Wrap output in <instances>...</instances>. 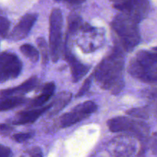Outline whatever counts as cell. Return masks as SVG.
Masks as SVG:
<instances>
[{"label": "cell", "instance_id": "22", "mask_svg": "<svg viewBox=\"0 0 157 157\" xmlns=\"http://www.w3.org/2000/svg\"><path fill=\"white\" fill-rule=\"evenodd\" d=\"M91 80H92V76L88 77V78L86 79L85 82H83L82 86H81L80 90H78V93L76 94V97H81L83 95H85L87 93V91L90 89V85H91Z\"/></svg>", "mask_w": 157, "mask_h": 157}, {"label": "cell", "instance_id": "10", "mask_svg": "<svg viewBox=\"0 0 157 157\" xmlns=\"http://www.w3.org/2000/svg\"><path fill=\"white\" fill-rule=\"evenodd\" d=\"M64 55L66 61L69 63V67H70L72 81H73V82H78L89 72L90 66L82 64L80 61H78L75 58V56L71 53L70 51L66 49V47H65Z\"/></svg>", "mask_w": 157, "mask_h": 157}, {"label": "cell", "instance_id": "25", "mask_svg": "<svg viewBox=\"0 0 157 157\" xmlns=\"http://www.w3.org/2000/svg\"><path fill=\"white\" fill-rule=\"evenodd\" d=\"M148 97L157 103V90H150L148 93Z\"/></svg>", "mask_w": 157, "mask_h": 157}, {"label": "cell", "instance_id": "21", "mask_svg": "<svg viewBox=\"0 0 157 157\" xmlns=\"http://www.w3.org/2000/svg\"><path fill=\"white\" fill-rule=\"evenodd\" d=\"M21 157H43V153L39 147H33L25 151Z\"/></svg>", "mask_w": 157, "mask_h": 157}, {"label": "cell", "instance_id": "20", "mask_svg": "<svg viewBox=\"0 0 157 157\" xmlns=\"http://www.w3.org/2000/svg\"><path fill=\"white\" fill-rule=\"evenodd\" d=\"M33 136V132H19V133L14 134L13 136V139L15 141L18 142V143H23L26 140H29L32 138Z\"/></svg>", "mask_w": 157, "mask_h": 157}, {"label": "cell", "instance_id": "2", "mask_svg": "<svg viewBox=\"0 0 157 157\" xmlns=\"http://www.w3.org/2000/svg\"><path fill=\"white\" fill-rule=\"evenodd\" d=\"M129 72L142 82L157 85V47L137 52L129 63Z\"/></svg>", "mask_w": 157, "mask_h": 157}, {"label": "cell", "instance_id": "8", "mask_svg": "<svg viewBox=\"0 0 157 157\" xmlns=\"http://www.w3.org/2000/svg\"><path fill=\"white\" fill-rule=\"evenodd\" d=\"M97 110V105L92 101H86L74 107L70 112L66 113L60 118V125L63 128L69 127L94 113Z\"/></svg>", "mask_w": 157, "mask_h": 157}, {"label": "cell", "instance_id": "16", "mask_svg": "<svg viewBox=\"0 0 157 157\" xmlns=\"http://www.w3.org/2000/svg\"><path fill=\"white\" fill-rule=\"evenodd\" d=\"M20 51L33 62H37L39 59V52L30 44H24L21 46Z\"/></svg>", "mask_w": 157, "mask_h": 157}, {"label": "cell", "instance_id": "11", "mask_svg": "<svg viewBox=\"0 0 157 157\" xmlns=\"http://www.w3.org/2000/svg\"><path fill=\"white\" fill-rule=\"evenodd\" d=\"M50 107L51 104H49V105H46V106L34 108L33 109L20 112L15 116L12 123L14 125H25L34 123L43 113L48 111L50 109Z\"/></svg>", "mask_w": 157, "mask_h": 157}, {"label": "cell", "instance_id": "4", "mask_svg": "<svg viewBox=\"0 0 157 157\" xmlns=\"http://www.w3.org/2000/svg\"><path fill=\"white\" fill-rule=\"evenodd\" d=\"M63 18L59 9H53L49 17V52L53 62H57L60 56Z\"/></svg>", "mask_w": 157, "mask_h": 157}, {"label": "cell", "instance_id": "26", "mask_svg": "<svg viewBox=\"0 0 157 157\" xmlns=\"http://www.w3.org/2000/svg\"><path fill=\"white\" fill-rule=\"evenodd\" d=\"M56 1H63L70 4H81L83 3L86 0H56Z\"/></svg>", "mask_w": 157, "mask_h": 157}, {"label": "cell", "instance_id": "19", "mask_svg": "<svg viewBox=\"0 0 157 157\" xmlns=\"http://www.w3.org/2000/svg\"><path fill=\"white\" fill-rule=\"evenodd\" d=\"M10 22L7 18L0 16V38H4L8 34Z\"/></svg>", "mask_w": 157, "mask_h": 157}, {"label": "cell", "instance_id": "6", "mask_svg": "<svg viewBox=\"0 0 157 157\" xmlns=\"http://www.w3.org/2000/svg\"><path fill=\"white\" fill-rule=\"evenodd\" d=\"M113 6L141 22L147 16L150 9L149 0H110Z\"/></svg>", "mask_w": 157, "mask_h": 157}, {"label": "cell", "instance_id": "17", "mask_svg": "<svg viewBox=\"0 0 157 157\" xmlns=\"http://www.w3.org/2000/svg\"><path fill=\"white\" fill-rule=\"evenodd\" d=\"M37 45L39 49V54H41L42 63L43 66H46L49 62V52L48 44L44 38L39 37L37 39Z\"/></svg>", "mask_w": 157, "mask_h": 157}, {"label": "cell", "instance_id": "5", "mask_svg": "<svg viewBox=\"0 0 157 157\" xmlns=\"http://www.w3.org/2000/svg\"><path fill=\"white\" fill-rule=\"evenodd\" d=\"M109 129L113 132H129L140 137H146L149 133V127L143 122L134 120L126 116H118L107 123Z\"/></svg>", "mask_w": 157, "mask_h": 157}, {"label": "cell", "instance_id": "7", "mask_svg": "<svg viewBox=\"0 0 157 157\" xmlns=\"http://www.w3.org/2000/svg\"><path fill=\"white\" fill-rule=\"evenodd\" d=\"M22 69V63L15 53L3 52L0 53V83L16 78Z\"/></svg>", "mask_w": 157, "mask_h": 157}, {"label": "cell", "instance_id": "24", "mask_svg": "<svg viewBox=\"0 0 157 157\" xmlns=\"http://www.w3.org/2000/svg\"><path fill=\"white\" fill-rule=\"evenodd\" d=\"M11 150L10 148L0 144V157H10Z\"/></svg>", "mask_w": 157, "mask_h": 157}, {"label": "cell", "instance_id": "15", "mask_svg": "<svg viewBox=\"0 0 157 157\" xmlns=\"http://www.w3.org/2000/svg\"><path fill=\"white\" fill-rule=\"evenodd\" d=\"M25 102V99L17 96H0V111H8Z\"/></svg>", "mask_w": 157, "mask_h": 157}, {"label": "cell", "instance_id": "18", "mask_svg": "<svg viewBox=\"0 0 157 157\" xmlns=\"http://www.w3.org/2000/svg\"><path fill=\"white\" fill-rule=\"evenodd\" d=\"M69 32L71 33H73L79 28L82 25V19L78 15L71 14L69 16Z\"/></svg>", "mask_w": 157, "mask_h": 157}, {"label": "cell", "instance_id": "9", "mask_svg": "<svg viewBox=\"0 0 157 157\" xmlns=\"http://www.w3.org/2000/svg\"><path fill=\"white\" fill-rule=\"evenodd\" d=\"M37 18L38 15L36 13L25 15L13 29L10 34V39L13 41H19L25 39L31 31Z\"/></svg>", "mask_w": 157, "mask_h": 157}, {"label": "cell", "instance_id": "13", "mask_svg": "<svg viewBox=\"0 0 157 157\" xmlns=\"http://www.w3.org/2000/svg\"><path fill=\"white\" fill-rule=\"evenodd\" d=\"M56 86L53 82H48L43 86V92L39 96H38L30 104V107L36 108V107H41L46 102L49 100L51 97L53 96L55 92Z\"/></svg>", "mask_w": 157, "mask_h": 157}, {"label": "cell", "instance_id": "14", "mask_svg": "<svg viewBox=\"0 0 157 157\" xmlns=\"http://www.w3.org/2000/svg\"><path fill=\"white\" fill-rule=\"evenodd\" d=\"M72 99V94L68 92H62L58 94L53 102L51 103V107L48 112L49 116H53L59 113Z\"/></svg>", "mask_w": 157, "mask_h": 157}, {"label": "cell", "instance_id": "3", "mask_svg": "<svg viewBox=\"0 0 157 157\" xmlns=\"http://www.w3.org/2000/svg\"><path fill=\"white\" fill-rule=\"evenodd\" d=\"M139 22L135 18L126 13L116 15L112 22V27L118 39L120 47L126 52H131L140 42Z\"/></svg>", "mask_w": 157, "mask_h": 157}, {"label": "cell", "instance_id": "12", "mask_svg": "<svg viewBox=\"0 0 157 157\" xmlns=\"http://www.w3.org/2000/svg\"><path fill=\"white\" fill-rule=\"evenodd\" d=\"M38 84V78L36 76L31 77L28 78L26 81L21 84L20 86L13 88L6 89V90H0V96H17L25 94V93L30 92L34 90Z\"/></svg>", "mask_w": 157, "mask_h": 157}, {"label": "cell", "instance_id": "1", "mask_svg": "<svg viewBox=\"0 0 157 157\" xmlns=\"http://www.w3.org/2000/svg\"><path fill=\"white\" fill-rule=\"evenodd\" d=\"M124 63L123 49L116 46L100 62L94 72L95 78L101 88L109 90L113 94H118L123 90Z\"/></svg>", "mask_w": 157, "mask_h": 157}, {"label": "cell", "instance_id": "23", "mask_svg": "<svg viewBox=\"0 0 157 157\" xmlns=\"http://www.w3.org/2000/svg\"><path fill=\"white\" fill-rule=\"evenodd\" d=\"M13 127L6 123H0V134L7 135L13 131Z\"/></svg>", "mask_w": 157, "mask_h": 157}]
</instances>
